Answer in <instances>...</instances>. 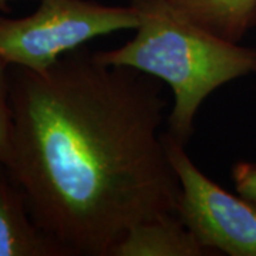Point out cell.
I'll list each match as a JSON object with an SVG mask.
<instances>
[{"label": "cell", "instance_id": "6da1fadb", "mask_svg": "<svg viewBox=\"0 0 256 256\" xmlns=\"http://www.w3.org/2000/svg\"><path fill=\"white\" fill-rule=\"evenodd\" d=\"M6 168L68 256H110L141 220L175 214L180 181L154 77L77 48L44 72L10 66Z\"/></svg>", "mask_w": 256, "mask_h": 256}, {"label": "cell", "instance_id": "7a4b0ae2", "mask_svg": "<svg viewBox=\"0 0 256 256\" xmlns=\"http://www.w3.org/2000/svg\"><path fill=\"white\" fill-rule=\"evenodd\" d=\"M137 34L108 52L106 64L134 68L165 82L174 94L168 136L185 146L204 100L218 87L256 72V52L215 36L181 14L170 0H131Z\"/></svg>", "mask_w": 256, "mask_h": 256}, {"label": "cell", "instance_id": "3957f363", "mask_svg": "<svg viewBox=\"0 0 256 256\" xmlns=\"http://www.w3.org/2000/svg\"><path fill=\"white\" fill-rule=\"evenodd\" d=\"M138 24L137 10L131 4L122 8L92 0H40L28 16H0V57L9 66L40 73L96 37L137 28Z\"/></svg>", "mask_w": 256, "mask_h": 256}, {"label": "cell", "instance_id": "277c9868", "mask_svg": "<svg viewBox=\"0 0 256 256\" xmlns=\"http://www.w3.org/2000/svg\"><path fill=\"white\" fill-rule=\"evenodd\" d=\"M180 181L175 214L208 250L256 256V202L235 196L194 164L181 142L164 134Z\"/></svg>", "mask_w": 256, "mask_h": 256}, {"label": "cell", "instance_id": "5b68a950", "mask_svg": "<svg viewBox=\"0 0 256 256\" xmlns=\"http://www.w3.org/2000/svg\"><path fill=\"white\" fill-rule=\"evenodd\" d=\"M0 256H68L37 225L6 165L0 162Z\"/></svg>", "mask_w": 256, "mask_h": 256}, {"label": "cell", "instance_id": "8992f818", "mask_svg": "<svg viewBox=\"0 0 256 256\" xmlns=\"http://www.w3.org/2000/svg\"><path fill=\"white\" fill-rule=\"evenodd\" d=\"M210 252L176 216L165 214L136 224L110 256H205Z\"/></svg>", "mask_w": 256, "mask_h": 256}, {"label": "cell", "instance_id": "52a82bcc", "mask_svg": "<svg viewBox=\"0 0 256 256\" xmlns=\"http://www.w3.org/2000/svg\"><path fill=\"white\" fill-rule=\"evenodd\" d=\"M181 14L215 36L236 43L256 14V0H170Z\"/></svg>", "mask_w": 256, "mask_h": 256}, {"label": "cell", "instance_id": "ba28073f", "mask_svg": "<svg viewBox=\"0 0 256 256\" xmlns=\"http://www.w3.org/2000/svg\"><path fill=\"white\" fill-rule=\"evenodd\" d=\"M9 64L0 57V162L6 164L10 154L12 110H10Z\"/></svg>", "mask_w": 256, "mask_h": 256}, {"label": "cell", "instance_id": "9c48e42d", "mask_svg": "<svg viewBox=\"0 0 256 256\" xmlns=\"http://www.w3.org/2000/svg\"><path fill=\"white\" fill-rule=\"evenodd\" d=\"M232 178L239 195L256 202V164L238 162L232 170Z\"/></svg>", "mask_w": 256, "mask_h": 256}, {"label": "cell", "instance_id": "30bf717a", "mask_svg": "<svg viewBox=\"0 0 256 256\" xmlns=\"http://www.w3.org/2000/svg\"><path fill=\"white\" fill-rule=\"evenodd\" d=\"M10 2H14V0H0V12L8 13L10 10Z\"/></svg>", "mask_w": 256, "mask_h": 256}]
</instances>
